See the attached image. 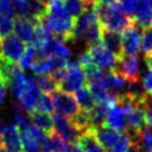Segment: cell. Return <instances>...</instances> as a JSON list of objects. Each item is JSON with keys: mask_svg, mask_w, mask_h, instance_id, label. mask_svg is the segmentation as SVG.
I'll list each match as a JSON object with an SVG mask.
<instances>
[{"mask_svg": "<svg viewBox=\"0 0 152 152\" xmlns=\"http://www.w3.org/2000/svg\"><path fill=\"white\" fill-rule=\"evenodd\" d=\"M43 20L55 37L65 42L70 40L75 21L74 18L66 13L63 0H52L48 6V11Z\"/></svg>", "mask_w": 152, "mask_h": 152, "instance_id": "1", "label": "cell"}, {"mask_svg": "<svg viewBox=\"0 0 152 152\" xmlns=\"http://www.w3.org/2000/svg\"><path fill=\"white\" fill-rule=\"evenodd\" d=\"M96 14L101 27L106 31L112 32H124L131 25L134 24L133 19L128 17L118 6L116 2L112 4H96Z\"/></svg>", "mask_w": 152, "mask_h": 152, "instance_id": "2", "label": "cell"}, {"mask_svg": "<svg viewBox=\"0 0 152 152\" xmlns=\"http://www.w3.org/2000/svg\"><path fill=\"white\" fill-rule=\"evenodd\" d=\"M86 81L87 80H86L82 66L76 61L70 62L64 69L63 77L58 83V88L64 93L71 94L78 90L80 88L84 87Z\"/></svg>", "mask_w": 152, "mask_h": 152, "instance_id": "3", "label": "cell"}, {"mask_svg": "<svg viewBox=\"0 0 152 152\" xmlns=\"http://www.w3.org/2000/svg\"><path fill=\"white\" fill-rule=\"evenodd\" d=\"M20 139L23 145V152H43V144L46 139L48 133L37 128L32 124L20 129Z\"/></svg>", "mask_w": 152, "mask_h": 152, "instance_id": "4", "label": "cell"}, {"mask_svg": "<svg viewBox=\"0 0 152 152\" xmlns=\"http://www.w3.org/2000/svg\"><path fill=\"white\" fill-rule=\"evenodd\" d=\"M0 137L2 146L8 152H23L20 132L13 121L0 120Z\"/></svg>", "mask_w": 152, "mask_h": 152, "instance_id": "5", "label": "cell"}, {"mask_svg": "<svg viewBox=\"0 0 152 152\" xmlns=\"http://www.w3.org/2000/svg\"><path fill=\"white\" fill-rule=\"evenodd\" d=\"M113 71L121 75L127 81L139 80L140 59L138 55H121L120 57H118Z\"/></svg>", "mask_w": 152, "mask_h": 152, "instance_id": "6", "label": "cell"}, {"mask_svg": "<svg viewBox=\"0 0 152 152\" xmlns=\"http://www.w3.org/2000/svg\"><path fill=\"white\" fill-rule=\"evenodd\" d=\"M0 50L1 56L5 59L12 63H18L26 50V45L15 34H10L0 39Z\"/></svg>", "mask_w": 152, "mask_h": 152, "instance_id": "7", "label": "cell"}, {"mask_svg": "<svg viewBox=\"0 0 152 152\" xmlns=\"http://www.w3.org/2000/svg\"><path fill=\"white\" fill-rule=\"evenodd\" d=\"M95 5L88 6L86 8V11L78 18H76V20L74 23V28H72V33H71L70 40H72V42L83 40V37H84L86 32L88 31V28L91 25L99 23L96 10H95Z\"/></svg>", "mask_w": 152, "mask_h": 152, "instance_id": "8", "label": "cell"}, {"mask_svg": "<svg viewBox=\"0 0 152 152\" xmlns=\"http://www.w3.org/2000/svg\"><path fill=\"white\" fill-rule=\"evenodd\" d=\"M88 50L90 52L93 63L102 71H112L115 68L118 56L114 55L109 49H107L102 43L93 45L88 48Z\"/></svg>", "mask_w": 152, "mask_h": 152, "instance_id": "9", "label": "cell"}, {"mask_svg": "<svg viewBox=\"0 0 152 152\" xmlns=\"http://www.w3.org/2000/svg\"><path fill=\"white\" fill-rule=\"evenodd\" d=\"M51 97H52L53 106H55L57 114H61V115L70 119L80 110V107H78L74 95H71V94L64 93L62 90H56L51 94Z\"/></svg>", "mask_w": 152, "mask_h": 152, "instance_id": "10", "label": "cell"}, {"mask_svg": "<svg viewBox=\"0 0 152 152\" xmlns=\"http://www.w3.org/2000/svg\"><path fill=\"white\" fill-rule=\"evenodd\" d=\"M53 119V131L56 133H58L63 140L65 141V144H75L78 141L80 137L83 134L81 133L70 121L69 118H65L61 114L55 113V115L52 116Z\"/></svg>", "mask_w": 152, "mask_h": 152, "instance_id": "11", "label": "cell"}, {"mask_svg": "<svg viewBox=\"0 0 152 152\" xmlns=\"http://www.w3.org/2000/svg\"><path fill=\"white\" fill-rule=\"evenodd\" d=\"M141 28L135 24L126 28L121 36L122 55H138L141 45Z\"/></svg>", "mask_w": 152, "mask_h": 152, "instance_id": "12", "label": "cell"}, {"mask_svg": "<svg viewBox=\"0 0 152 152\" xmlns=\"http://www.w3.org/2000/svg\"><path fill=\"white\" fill-rule=\"evenodd\" d=\"M37 55L38 57L57 56V57H62L69 61L71 57V51L69 46L65 44V40L57 38V37H52L42 48L37 49Z\"/></svg>", "mask_w": 152, "mask_h": 152, "instance_id": "13", "label": "cell"}, {"mask_svg": "<svg viewBox=\"0 0 152 152\" xmlns=\"http://www.w3.org/2000/svg\"><path fill=\"white\" fill-rule=\"evenodd\" d=\"M38 20L33 19V18H23V17H18L14 20V34L23 40L24 43L31 44L33 42L34 38V32H36V25H37Z\"/></svg>", "mask_w": 152, "mask_h": 152, "instance_id": "14", "label": "cell"}, {"mask_svg": "<svg viewBox=\"0 0 152 152\" xmlns=\"http://www.w3.org/2000/svg\"><path fill=\"white\" fill-rule=\"evenodd\" d=\"M106 126L116 129L119 132H126L127 131V122H126V116L125 112L121 107V104L115 100L114 102L110 103L107 116H106Z\"/></svg>", "mask_w": 152, "mask_h": 152, "instance_id": "15", "label": "cell"}, {"mask_svg": "<svg viewBox=\"0 0 152 152\" xmlns=\"http://www.w3.org/2000/svg\"><path fill=\"white\" fill-rule=\"evenodd\" d=\"M40 93L42 91H40L38 84L36 83V78L33 77L28 82V84L26 86V88L24 89L23 94L20 95V97L18 100L19 104L21 106V108L26 113L31 114L36 110V104H37V101H38V97H39Z\"/></svg>", "mask_w": 152, "mask_h": 152, "instance_id": "16", "label": "cell"}, {"mask_svg": "<svg viewBox=\"0 0 152 152\" xmlns=\"http://www.w3.org/2000/svg\"><path fill=\"white\" fill-rule=\"evenodd\" d=\"M95 137L97 138V140L100 141V144L103 146L104 151L109 150L110 147H113L120 139L122 132H119L116 129H113L106 125L103 126H100V127H96L93 129Z\"/></svg>", "mask_w": 152, "mask_h": 152, "instance_id": "17", "label": "cell"}, {"mask_svg": "<svg viewBox=\"0 0 152 152\" xmlns=\"http://www.w3.org/2000/svg\"><path fill=\"white\" fill-rule=\"evenodd\" d=\"M132 19L140 28H148L152 25V4L147 0H141Z\"/></svg>", "mask_w": 152, "mask_h": 152, "instance_id": "18", "label": "cell"}, {"mask_svg": "<svg viewBox=\"0 0 152 152\" xmlns=\"http://www.w3.org/2000/svg\"><path fill=\"white\" fill-rule=\"evenodd\" d=\"M127 132L132 139V144H134L140 152H152V129L145 127L140 132Z\"/></svg>", "mask_w": 152, "mask_h": 152, "instance_id": "19", "label": "cell"}, {"mask_svg": "<svg viewBox=\"0 0 152 152\" xmlns=\"http://www.w3.org/2000/svg\"><path fill=\"white\" fill-rule=\"evenodd\" d=\"M127 83H128V81L126 78H124L121 75L114 72L113 70L106 72V84L113 95L120 96L124 93H126Z\"/></svg>", "mask_w": 152, "mask_h": 152, "instance_id": "20", "label": "cell"}, {"mask_svg": "<svg viewBox=\"0 0 152 152\" xmlns=\"http://www.w3.org/2000/svg\"><path fill=\"white\" fill-rule=\"evenodd\" d=\"M101 43L109 49L114 55L120 57L122 55V46H121V36L116 32L112 31H102V40Z\"/></svg>", "mask_w": 152, "mask_h": 152, "instance_id": "21", "label": "cell"}, {"mask_svg": "<svg viewBox=\"0 0 152 152\" xmlns=\"http://www.w3.org/2000/svg\"><path fill=\"white\" fill-rule=\"evenodd\" d=\"M78 145L84 150V152H106L103 146L100 144L97 138L95 137L93 129L83 133L78 139Z\"/></svg>", "mask_w": 152, "mask_h": 152, "instance_id": "22", "label": "cell"}, {"mask_svg": "<svg viewBox=\"0 0 152 152\" xmlns=\"http://www.w3.org/2000/svg\"><path fill=\"white\" fill-rule=\"evenodd\" d=\"M109 106H110V103H96L94 106V108H91L88 112L93 129L96 127L103 126L106 124V116H107Z\"/></svg>", "mask_w": 152, "mask_h": 152, "instance_id": "23", "label": "cell"}, {"mask_svg": "<svg viewBox=\"0 0 152 152\" xmlns=\"http://www.w3.org/2000/svg\"><path fill=\"white\" fill-rule=\"evenodd\" d=\"M74 97H75L78 107L82 110H86V112H89L96 104V102H95V100H94V97H93L88 87H82L78 90H76L74 93Z\"/></svg>", "mask_w": 152, "mask_h": 152, "instance_id": "24", "label": "cell"}, {"mask_svg": "<svg viewBox=\"0 0 152 152\" xmlns=\"http://www.w3.org/2000/svg\"><path fill=\"white\" fill-rule=\"evenodd\" d=\"M30 120L33 126H36L45 133H50L53 131V119L49 114L33 112L30 114Z\"/></svg>", "mask_w": 152, "mask_h": 152, "instance_id": "25", "label": "cell"}, {"mask_svg": "<svg viewBox=\"0 0 152 152\" xmlns=\"http://www.w3.org/2000/svg\"><path fill=\"white\" fill-rule=\"evenodd\" d=\"M69 145L65 144L63 138L58 133L52 131L46 135V139L43 144V152H58L61 150L66 148Z\"/></svg>", "mask_w": 152, "mask_h": 152, "instance_id": "26", "label": "cell"}, {"mask_svg": "<svg viewBox=\"0 0 152 152\" xmlns=\"http://www.w3.org/2000/svg\"><path fill=\"white\" fill-rule=\"evenodd\" d=\"M70 121H71V124H72L81 133H86V132L93 129L89 114H88V112H86V110L80 109L74 116L70 118Z\"/></svg>", "mask_w": 152, "mask_h": 152, "instance_id": "27", "label": "cell"}, {"mask_svg": "<svg viewBox=\"0 0 152 152\" xmlns=\"http://www.w3.org/2000/svg\"><path fill=\"white\" fill-rule=\"evenodd\" d=\"M63 4L66 13L71 18H78L86 11V8L91 5L86 0H63Z\"/></svg>", "mask_w": 152, "mask_h": 152, "instance_id": "28", "label": "cell"}, {"mask_svg": "<svg viewBox=\"0 0 152 152\" xmlns=\"http://www.w3.org/2000/svg\"><path fill=\"white\" fill-rule=\"evenodd\" d=\"M102 31H103V28L101 27L100 23H96V24L91 25L88 28V31L86 32L82 42H84V44L88 48L101 43V40H102Z\"/></svg>", "mask_w": 152, "mask_h": 152, "instance_id": "29", "label": "cell"}, {"mask_svg": "<svg viewBox=\"0 0 152 152\" xmlns=\"http://www.w3.org/2000/svg\"><path fill=\"white\" fill-rule=\"evenodd\" d=\"M27 5H28V18L40 20L45 17L48 6L40 0H27Z\"/></svg>", "mask_w": 152, "mask_h": 152, "instance_id": "30", "label": "cell"}, {"mask_svg": "<svg viewBox=\"0 0 152 152\" xmlns=\"http://www.w3.org/2000/svg\"><path fill=\"white\" fill-rule=\"evenodd\" d=\"M36 83L38 84L39 89L43 90V93L46 94H52L53 91L57 90L58 83L51 75H42V76H36Z\"/></svg>", "mask_w": 152, "mask_h": 152, "instance_id": "31", "label": "cell"}, {"mask_svg": "<svg viewBox=\"0 0 152 152\" xmlns=\"http://www.w3.org/2000/svg\"><path fill=\"white\" fill-rule=\"evenodd\" d=\"M55 110V106H53V101L50 94L46 93H40L37 104H36V110L38 113H44V114H51Z\"/></svg>", "mask_w": 152, "mask_h": 152, "instance_id": "32", "label": "cell"}, {"mask_svg": "<svg viewBox=\"0 0 152 152\" xmlns=\"http://www.w3.org/2000/svg\"><path fill=\"white\" fill-rule=\"evenodd\" d=\"M37 50L36 48L32 45V44H28L26 46V50L21 57V59L19 61V66L23 69V70H26V69H31L33 63L37 61Z\"/></svg>", "mask_w": 152, "mask_h": 152, "instance_id": "33", "label": "cell"}, {"mask_svg": "<svg viewBox=\"0 0 152 152\" xmlns=\"http://www.w3.org/2000/svg\"><path fill=\"white\" fill-rule=\"evenodd\" d=\"M131 145H132V139H131L128 132L126 131V132H122L119 141L113 147L107 150L106 152H127L129 150Z\"/></svg>", "mask_w": 152, "mask_h": 152, "instance_id": "34", "label": "cell"}, {"mask_svg": "<svg viewBox=\"0 0 152 152\" xmlns=\"http://www.w3.org/2000/svg\"><path fill=\"white\" fill-rule=\"evenodd\" d=\"M118 6L122 10L124 13H126L128 17L133 18L135 11L138 10L141 0H115Z\"/></svg>", "mask_w": 152, "mask_h": 152, "instance_id": "35", "label": "cell"}, {"mask_svg": "<svg viewBox=\"0 0 152 152\" xmlns=\"http://www.w3.org/2000/svg\"><path fill=\"white\" fill-rule=\"evenodd\" d=\"M140 50L142 51L144 56H148L152 53V27L145 28V31L142 32Z\"/></svg>", "mask_w": 152, "mask_h": 152, "instance_id": "36", "label": "cell"}, {"mask_svg": "<svg viewBox=\"0 0 152 152\" xmlns=\"http://www.w3.org/2000/svg\"><path fill=\"white\" fill-rule=\"evenodd\" d=\"M14 28V20L13 18L8 17H0V38L7 37L12 34Z\"/></svg>", "mask_w": 152, "mask_h": 152, "instance_id": "37", "label": "cell"}, {"mask_svg": "<svg viewBox=\"0 0 152 152\" xmlns=\"http://www.w3.org/2000/svg\"><path fill=\"white\" fill-rule=\"evenodd\" d=\"M14 12L18 17L27 18L28 17V5L27 0H12Z\"/></svg>", "mask_w": 152, "mask_h": 152, "instance_id": "38", "label": "cell"}, {"mask_svg": "<svg viewBox=\"0 0 152 152\" xmlns=\"http://www.w3.org/2000/svg\"><path fill=\"white\" fill-rule=\"evenodd\" d=\"M0 17H8V18L15 17L12 0H0Z\"/></svg>", "mask_w": 152, "mask_h": 152, "instance_id": "39", "label": "cell"}, {"mask_svg": "<svg viewBox=\"0 0 152 152\" xmlns=\"http://www.w3.org/2000/svg\"><path fill=\"white\" fill-rule=\"evenodd\" d=\"M141 84L145 90L151 95L152 94V69H148L142 72L141 75Z\"/></svg>", "mask_w": 152, "mask_h": 152, "instance_id": "40", "label": "cell"}, {"mask_svg": "<svg viewBox=\"0 0 152 152\" xmlns=\"http://www.w3.org/2000/svg\"><path fill=\"white\" fill-rule=\"evenodd\" d=\"M142 106H144V112H145L146 127H148L150 129H152V101H151V96L147 99V101Z\"/></svg>", "mask_w": 152, "mask_h": 152, "instance_id": "41", "label": "cell"}, {"mask_svg": "<svg viewBox=\"0 0 152 152\" xmlns=\"http://www.w3.org/2000/svg\"><path fill=\"white\" fill-rule=\"evenodd\" d=\"M69 152H84V150L78 145V142H75L69 146Z\"/></svg>", "mask_w": 152, "mask_h": 152, "instance_id": "42", "label": "cell"}, {"mask_svg": "<svg viewBox=\"0 0 152 152\" xmlns=\"http://www.w3.org/2000/svg\"><path fill=\"white\" fill-rule=\"evenodd\" d=\"M88 4L95 5V4H112L114 2V0H86Z\"/></svg>", "mask_w": 152, "mask_h": 152, "instance_id": "43", "label": "cell"}, {"mask_svg": "<svg viewBox=\"0 0 152 152\" xmlns=\"http://www.w3.org/2000/svg\"><path fill=\"white\" fill-rule=\"evenodd\" d=\"M127 152H140V151H139V148H138L134 144H132V145H131V147H129V150H128Z\"/></svg>", "mask_w": 152, "mask_h": 152, "instance_id": "44", "label": "cell"}, {"mask_svg": "<svg viewBox=\"0 0 152 152\" xmlns=\"http://www.w3.org/2000/svg\"><path fill=\"white\" fill-rule=\"evenodd\" d=\"M0 152H8L4 146H0Z\"/></svg>", "mask_w": 152, "mask_h": 152, "instance_id": "45", "label": "cell"}, {"mask_svg": "<svg viewBox=\"0 0 152 152\" xmlns=\"http://www.w3.org/2000/svg\"><path fill=\"white\" fill-rule=\"evenodd\" d=\"M40 1H42V2H44L45 5H48V4H50L52 0H40Z\"/></svg>", "mask_w": 152, "mask_h": 152, "instance_id": "46", "label": "cell"}, {"mask_svg": "<svg viewBox=\"0 0 152 152\" xmlns=\"http://www.w3.org/2000/svg\"><path fill=\"white\" fill-rule=\"evenodd\" d=\"M58 152H69V146H68L66 148H64V150H61V151H58Z\"/></svg>", "mask_w": 152, "mask_h": 152, "instance_id": "47", "label": "cell"}, {"mask_svg": "<svg viewBox=\"0 0 152 152\" xmlns=\"http://www.w3.org/2000/svg\"><path fill=\"white\" fill-rule=\"evenodd\" d=\"M147 1H150V2H151V4H152V0H147Z\"/></svg>", "mask_w": 152, "mask_h": 152, "instance_id": "48", "label": "cell"}, {"mask_svg": "<svg viewBox=\"0 0 152 152\" xmlns=\"http://www.w3.org/2000/svg\"><path fill=\"white\" fill-rule=\"evenodd\" d=\"M150 96H151V101H152V94H151V95H150Z\"/></svg>", "mask_w": 152, "mask_h": 152, "instance_id": "49", "label": "cell"}]
</instances>
